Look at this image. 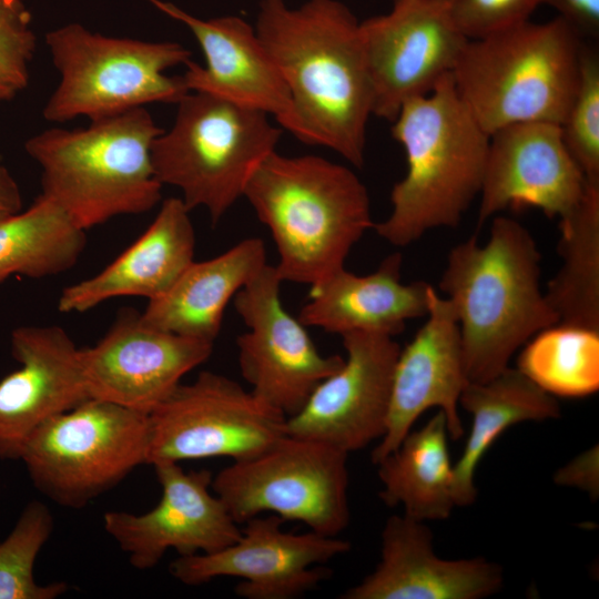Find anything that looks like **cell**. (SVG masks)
Returning <instances> with one entry per match:
<instances>
[{
    "mask_svg": "<svg viewBox=\"0 0 599 599\" xmlns=\"http://www.w3.org/2000/svg\"><path fill=\"white\" fill-rule=\"evenodd\" d=\"M347 457L319 440L286 434L256 455L233 460L211 488L238 525L271 512L337 536L351 517Z\"/></svg>",
    "mask_w": 599,
    "mask_h": 599,
    "instance_id": "obj_10",
    "label": "cell"
},
{
    "mask_svg": "<svg viewBox=\"0 0 599 599\" xmlns=\"http://www.w3.org/2000/svg\"><path fill=\"white\" fill-rule=\"evenodd\" d=\"M441 1H448V0H441Z\"/></svg>",
    "mask_w": 599,
    "mask_h": 599,
    "instance_id": "obj_39",
    "label": "cell"
},
{
    "mask_svg": "<svg viewBox=\"0 0 599 599\" xmlns=\"http://www.w3.org/2000/svg\"><path fill=\"white\" fill-rule=\"evenodd\" d=\"M284 521L274 514L251 518L238 540L214 552L179 556L170 573L186 586L240 578L235 593L245 599L300 597L329 577L323 565L349 551L351 544L311 530L285 531Z\"/></svg>",
    "mask_w": 599,
    "mask_h": 599,
    "instance_id": "obj_14",
    "label": "cell"
},
{
    "mask_svg": "<svg viewBox=\"0 0 599 599\" xmlns=\"http://www.w3.org/2000/svg\"><path fill=\"white\" fill-rule=\"evenodd\" d=\"M85 245V230L40 194L27 210L0 222V284L14 274H61L77 264Z\"/></svg>",
    "mask_w": 599,
    "mask_h": 599,
    "instance_id": "obj_29",
    "label": "cell"
},
{
    "mask_svg": "<svg viewBox=\"0 0 599 599\" xmlns=\"http://www.w3.org/2000/svg\"><path fill=\"white\" fill-rule=\"evenodd\" d=\"M22 197L19 185L9 170L0 165V222L20 212Z\"/></svg>",
    "mask_w": 599,
    "mask_h": 599,
    "instance_id": "obj_37",
    "label": "cell"
},
{
    "mask_svg": "<svg viewBox=\"0 0 599 599\" xmlns=\"http://www.w3.org/2000/svg\"><path fill=\"white\" fill-rule=\"evenodd\" d=\"M243 196L272 234L282 282L311 286L343 268L352 247L374 227L364 183L349 167L318 155L273 151Z\"/></svg>",
    "mask_w": 599,
    "mask_h": 599,
    "instance_id": "obj_3",
    "label": "cell"
},
{
    "mask_svg": "<svg viewBox=\"0 0 599 599\" xmlns=\"http://www.w3.org/2000/svg\"><path fill=\"white\" fill-rule=\"evenodd\" d=\"M146 464L209 457L238 460L286 435V416L224 375L180 383L149 415Z\"/></svg>",
    "mask_w": 599,
    "mask_h": 599,
    "instance_id": "obj_11",
    "label": "cell"
},
{
    "mask_svg": "<svg viewBox=\"0 0 599 599\" xmlns=\"http://www.w3.org/2000/svg\"><path fill=\"white\" fill-rule=\"evenodd\" d=\"M281 284L275 266L266 264L233 298L247 327L236 339L241 374L256 397L288 418L344 358L318 352L305 325L283 306Z\"/></svg>",
    "mask_w": 599,
    "mask_h": 599,
    "instance_id": "obj_12",
    "label": "cell"
},
{
    "mask_svg": "<svg viewBox=\"0 0 599 599\" xmlns=\"http://www.w3.org/2000/svg\"><path fill=\"white\" fill-rule=\"evenodd\" d=\"M342 336L343 365L286 419V434L319 440L347 454L380 439L386 429L395 364L393 336L354 331Z\"/></svg>",
    "mask_w": 599,
    "mask_h": 599,
    "instance_id": "obj_15",
    "label": "cell"
},
{
    "mask_svg": "<svg viewBox=\"0 0 599 599\" xmlns=\"http://www.w3.org/2000/svg\"><path fill=\"white\" fill-rule=\"evenodd\" d=\"M425 317L426 322L398 354L386 429L372 451L375 465L399 446L414 423L429 408L437 407L444 413L454 440L464 435L458 406L469 379L458 322L450 302L433 286Z\"/></svg>",
    "mask_w": 599,
    "mask_h": 599,
    "instance_id": "obj_20",
    "label": "cell"
},
{
    "mask_svg": "<svg viewBox=\"0 0 599 599\" xmlns=\"http://www.w3.org/2000/svg\"><path fill=\"white\" fill-rule=\"evenodd\" d=\"M449 14L468 39H481L529 20L540 0H448Z\"/></svg>",
    "mask_w": 599,
    "mask_h": 599,
    "instance_id": "obj_34",
    "label": "cell"
},
{
    "mask_svg": "<svg viewBox=\"0 0 599 599\" xmlns=\"http://www.w3.org/2000/svg\"><path fill=\"white\" fill-rule=\"evenodd\" d=\"M212 351L211 343L153 327L125 308L94 346L80 348V359L90 398L149 415Z\"/></svg>",
    "mask_w": 599,
    "mask_h": 599,
    "instance_id": "obj_17",
    "label": "cell"
},
{
    "mask_svg": "<svg viewBox=\"0 0 599 599\" xmlns=\"http://www.w3.org/2000/svg\"><path fill=\"white\" fill-rule=\"evenodd\" d=\"M266 264V248L257 237L207 261H193L165 294L148 302L141 318L153 327L214 344L226 305Z\"/></svg>",
    "mask_w": 599,
    "mask_h": 599,
    "instance_id": "obj_25",
    "label": "cell"
},
{
    "mask_svg": "<svg viewBox=\"0 0 599 599\" xmlns=\"http://www.w3.org/2000/svg\"><path fill=\"white\" fill-rule=\"evenodd\" d=\"M392 123L407 171L392 189L389 215L373 229L404 247L430 230L459 224L480 193L489 135L460 100L451 74L407 101Z\"/></svg>",
    "mask_w": 599,
    "mask_h": 599,
    "instance_id": "obj_4",
    "label": "cell"
},
{
    "mask_svg": "<svg viewBox=\"0 0 599 599\" xmlns=\"http://www.w3.org/2000/svg\"><path fill=\"white\" fill-rule=\"evenodd\" d=\"M18 91L0 79V102L12 99Z\"/></svg>",
    "mask_w": 599,
    "mask_h": 599,
    "instance_id": "obj_38",
    "label": "cell"
},
{
    "mask_svg": "<svg viewBox=\"0 0 599 599\" xmlns=\"http://www.w3.org/2000/svg\"><path fill=\"white\" fill-rule=\"evenodd\" d=\"M60 81L43 108L50 122L97 120L150 103H177L187 92L182 75L166 70L191 60L176 42L108 37L80 23L45 34Z\"/></svg>",
    "mask_w": 599,
    "mask_h": 599,
    "instance_id": "obj_8",
    "label": "cell"
},
{
    "mask_svg": "<svg viewBox=\"0 0 599 599\" xmlns=\"http://www.w3.org/2000/svg\"><path fill=\"white\" fill-rule=\"evenodd\" d=\"M21 367L0 380V459L19 460L42 424L90 398L80 348L60 326H19L10 335Z\"/></svg>",
    "mask_w": 599,
    "mask_h": 599,
    "instance_id": "obj_21",
    "label": "cell"
},
{
    "mask_svg": "<svg viewBox=\"0 0 599 599\" xmlns=\"http://www.w3.org/2000/svg\"><path fill=\"white\" fill-rule=\"evenodd\" d=\"M35 47L23 0H0V79L18 92L28 85Z\"/></svg>",
    "mask_w": 599,
    "mask_h": 599,
    "instance_id": "obj_33",
    "label": "cell"
},
{
    "mask_svg": "<svg viewBox=\"0 0 599 599\" xmlns=\"http://www.w3.org/2000/svg\"><path fill=\"white\" fill-rule=\"evenodd\" d=\"M541 254L530 232L508 216H495L489 238L455 245L439 288L458 322L469 382H485L558 317L540 288Z\"/></svg>",
    "mask_w": 599,
    "mask_h": 599,
    "instance_id": "obj_2",
    "label": "cell"
},
{
    "mask_svg": "<svg viewBox=\"0 0 599 599\" xmlns=\"http://www.w3.org/2000/svg\"><path fill=\"white\" fill-rule=\"evenodd\" d=\"M54 519L49 507L32 500L22 509L12 530L0 541V599H55L69 586L63 581L40 585L34 564L51 537Z\"/></svg>",
    "mask_w": 599,
    "mask_h": 599,
    "instance_id": "obj_31",
    "label": "cell"
},
{
    "mask_svg": "<svg viewBox=\"0 0 599 599\" xmlns=\"http://www.w3.org/2000/svg\"><path fill=\"white\" fill-rule=\"evenodd\" d=\"M459 405L471 416V429L463 455L454 464L456 507L470 506L477 496L475 473L485 453L509 427L524 422L557 419L561 415L556 397L548 394L517 367H507L485 382H469Z\"/></svg>",
    "mask_w": 599,
    "mask_h": 599,
    "instance_id": "obj_26",
    "label": "cell"
},
{
    "mask_svg": "<svg viewBox=\"0 0 599 599\" xmlns=\"http://www.w3.org/2000/svg\"><path fill=\"white\" fill-rule=\"evenodd\" d=\"M433 531L406 515L390 516L380 535V559L343 599H481L499 591L502 569L483 557L443 559Z\"/></svg>",
    "mask_w": 599,
    "mask_h": 599,
    "instance_id": "obj_22",
    "label": "cell"
},
{
    "mask_svg": "<svg viewBox=\"0 0 599 599\" xmlns=\"http://www.w3.org/2000/svg\"><path fill=\"white\" fill-rule=\"evenodd\" d=\"M517 368L548 394L580 398L599 389V331L556 324L532 336Z\"/></svg>",
    "mask_w": 599,
    "mask_h": 599,
    "instance_id": "obj_30",
    "label": "cell"
},
{
    "mask_svg": "<svg viewBox=\"0 0 599 599\" xmlns=\"http://www.w3.org/2000/svg\"><path fill=\"white\" fill-rule=\"evenodd\" d=\"M560 128L565 145L586 181L599 183V55L586 44L578 87Z\"/></svg>",
    "mask_w": 599,
    "mask_h": 599,
    "instance_id": "obj_32",
    "label": "cell"
},
{
    "mask_svg": "<svg viewBox=\"0 0 599 599\" xmlns=\"http://www.w3.org/2000/svg\"><path fill=\"white\" fill-rule=\"evenodd\" d=\"M448 436L446 417L438 410L376 464L379 498L386 506H402L404 515L419 521L450 516L456 504Z\"/></svg>",
    "mask_w": 599,
    "mask_h": 599,
    "instance_id": "obj_27",
    "label": "cell"
},
{
    "mask_svg": "<svg viewBox=\"0 0 599 599\" xmlns=\"http://www.w3.org/2000/svg\"><path fill=\"white\" fill-rule=\"evenodd\" d=\"M587 181L551 122L510 124L489 135L477 224L509 206L531 205L564 219L581 201Z\"/></svg>",
    "mask_w": 599,
    "mask_h": 599,
    "instance_id": "obj_18",
    "label": "cell"
},
{
    "mask_svg": "<svg viewBox=\"0 0 599 599\" xmlns=\"http://www.w3.org/2000/svg\"><path fill=\"white\" fill-rule=\"evenodd\" d=\"M561 266L545 296L558 324L599 331V183L587 182L575 210L560 220Z\"/></svg>",
    "mask_w": 599,
    "mask_h": 599,
    "instance_id": "obj_28",
    "label": "cell"
},
{
    "mask_svg": "<svg viewBox=\"0 0 599 599\" xmlns=\"http://www.w3.org/2000/svg\"><path fill=\"white\" fill-rule=\"evenodd\" d=\"M402 265V254L395 252L367 275L345 267L332 273L311 285L298 319L338 335L364 331L395 337L407 321L426 316L432 287L425 281L403 283Z\"/></svg>",
    "mask_w": 599,
    "mask_h": 599,
    "instance_id": "obj_24",
    "label": "cell"
},
{
    "mask_svg": "<svg viewBox=\"0 0 599 599\" xmlns=\"http://www.w3.org/2000/svg\"><path fill=\"white\" fill-rule=\"evenodd\" d=\"M582 40L559 17L469 40L451 73L457 94L488 135L521 122L561 125L578 87Z\"/></svg>",
    "mask_w": 599,
    "mask_h": 599,
    "instance_id": "obj_6",
    "label": "cell"
},
{
    "mask_svg": "<svg viewBox=\"0 0 599 599\" xmlns=\"http://www.w3.org/2000/svg\"><path fill=\"white\" fill-rule=\"evenodd\" d=\"M148 1L186 26L201 47L205 65L190 60L182 75L189 91L210 93L272 115L301 141L291 93L254 27L237 16L204 20L172 2Z\"/></svg>",
    "mask_w": 599,
    "mask_h": 599,
    "instance_id": "obj_19",
    "label": "cell"
},
{
    "mask_svg": "<svg viewBox=\"0 0 599 599\" xmlns=\"http://www.w3.org/2000/svg\"><path fill=\"white\" fill-rule=\"evenodd\" d=\"M254 28L291 93L301 142L362 167L373 87L355 16L337 0H261Z\"/></svg>",
    "mask_w": 599,
    "mask_h": 599,
    "instance_id": "obj_1",
    "label": "cell"
},
{
    "mask_svg": "<svg viewBox=\"0 0 599 599\" xmlns=\"http://www.w3.org/2000/svg\"><path fill=\"white\" fill-rule=\"evenodd\" d=\"M148 441L146 414L88 398L35 429L19 460L39 493L80 509L146 464Z\"/></svg>",
    "mask_w": 599,
    "mask_h": 599,
    "instance_id": "obj_9",
    "label": "cell"
},
{
    "mask_svg": "<svg viewBox=\"0 0 599 599\" xmlns=\"http://www.w3.org/2000/svg\"><path fill=\"white\" fill-rule=\"evenodd\" d=\"M554 480L557 485L586 491L591 498L599 495V450L592 446L559 468Z\"/></svg>",
    "mask_w": 599,
    "mask_h": 599,
    "instance_id": "obj_35",
    "label": "cell"
},
{
    "mask_svg": "<svg viewBox=\"0 0 599 599\" xmlns=\"http://www.w3.org/2000/svg\"><path fill=\"white\" fill-rule=\"evenodd\" d=\"M554 8L582 39L599 35V0H540Z\"/></svg>",
    "mask_w": 599,
    "mask_h": 599,
    "instance_id": "obj_36",
    "label": "cell"
},
{
    "mask_svg": "<svg viewBox=\"0 0 599 599\" xmlns=\"http://www.w3.org/2000/svg\"><path fill=\"white\" fill-rule=\"evenodd\" d=\"M152 466L162 490L158 505L139 515L116 510L103 515L104 530L135 569L153 568L170 549L179 556L210 554L238 540V524L210 490L211 471H186L174 461Z\"/></svg>",
    "mask_w": 599,
    "mask_h": 599,
    "instance_id": "obj_16",
    "label": "cell"
},
{
    "mask_svg": "<svg viewBox=\"0 0 599 599\" xmlns=\"http://www.w3.org/2000/svg\"><path fill=\"white\" fill-rule=\"evenodd\" d=\"M182 199L169 197L145 232L94 276L67 286L62 313H83L119 296L148 301L165 294L194 261L195 232Z\"/></svg>",
    "mask_w": 599,
    "mask_h": 599,
    "instance_id": "obj_23",
    "label": "cell"
},
{
    "mask_svg": "<svg viewBox=\"0 0 599 599\" xmlns=\"http://www.w3.org/2000/svg\"><path fill=\"white\" fill-rule=\"evenodd\" d=\"M162 132L142 106L91 120L85 128L44 130L24 149L41 167V195L87 231L160 202L163 185L151 152Z\"/></svg>",
    "mask_w": 599,
    "mask_h": 599,
    "instance_id": "obj_5",
    "label": "cell"
},
{
    "mask_svg": "<svg viewBox=\"0 0 599 599\" xmlns=\"http://www.w3.org/2000/svg\"><path fill=\"white\" fill-rule=\"evenodd\" d=\"M176 105L172 126L152 145L155 176L177 187L190 211L202 206L216 224L275 151L282 131L266 113L205 92L190 91Z\"/></svg>",
    "mask_w": 599,
    "mask_h": 599,
    "instance_id": "obj_7",
    "label": "cell"
},
{
    "mask_svg": "<svg viewBox=\"0 0 599 599\" xmlns=\"http://www.w3.org/2000/svg\"><path fill=\"white\" fill-rule=\"evenodd\" d=\"M373 87V115L393 122L409 100L451 74L469 41L447 1L395 0L393 9L359 22Z\"/></svg>",
    "mask_w": 599,
    "mask_h": 599,
    "instance_id": "obj_13",
    "label": "cell"
}]
</instances>
